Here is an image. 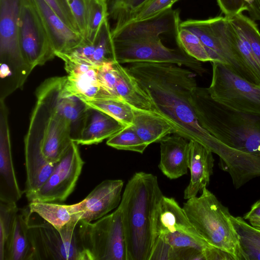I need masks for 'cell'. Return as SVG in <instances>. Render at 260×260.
I'll use <instances>...</instances> for the list:
<instances>
[{"label":"cell","instance_id":"1","mask_svg":"<svg viewBox=\"0 0 260 260\" xmlns=\"http://www.w3.org/2000/svg\"><path fill=\"white\" fill-rule=\"evenodd\" d=\"M127 68L150 98L153 111L173 127V134L206 147L213 136L198 122L191 103L197 74L169 63L138 62Z\"/></svg>","mask_w":260,"mask_h":260},{"label":"cell","instance_id":"2","mask_svg":"<svg viewBox=\"0 0 260 260\" xmlns=\"http://www.w3.org/2000/svg\"><path fill=\"white\" fill-rule=\"evenodd\" d=\"M163 196L153 174L139 172L128 180L119 205L127 260H150L156 237L157 211Z\"/></svg>","mask_w":260,"mask_h":260},{"label":"cell","instance_id":"3","mask_svg":"<svg viewBox=\"0 0 260 260\" xmlns=\"http://www.w3.org/2000/svg\"><path fill=\"white\" fill-rule=\"evenodd\" d=\"M191 103L199 123L209 134L230 147L259 156L260 115L242 113L218 102L205 87L196 88Z\"/></svg>","mask_w":260,"mask_h":260},{"label":"cell","instance_id":"4","mask_svg":"<svg viewBox=\"0 0 260 260\" xmlns=\"http://www.w3.org/2000/svg\"><path fill=\"white\" fill-rule=\"evenodd\" d=\"M188 219L209 245L231 254L235 260H244L240 237L231 220L232 215L207 187L199 197L187 200L182 207Z\"/></svg>","mask_w":260,"mask_h":260},{"label":"cell","instance_id":"5","mask_svg":"<svg viewBox=\"0 0 260 260\" xmlns=\"http://www.w3.org/2000/svg\"><path fill=\"white\" fill-rule=\"evenodd\" d=\"M36 96L24 145L40 149L48 161L57 163L73 141L72 126L39 86Z\"/></svg>","mask_w":260,"mask_h":260},{"label":"cell","instance_id":"6","mask_svg":"<svg viewBox=\"0 0 260 260\" xmlns=\"http://www.w3.org/2000/svg\"><path fill=\"white\" fill-rule=\"evenodd\" d=\"M180 27L189 30L200 38L211 62L226 64L237 75L260 87V82L244 61L238 46V34L228 18L218 16L204 20L189 19L181 21Z\"/></svg>","mask_w":260,"mask_h":260},{"label":"cell","instance_id":"7","mask_svg":"<svg viewBox=\"0 0 260 260\" xmlns=\"http://www.w3.org/2000/svg\"><path fill=\"white\" fill-rule=\"evenodd\" d=\"M21 0H0V92L6 96L21 88L32 71L19 43Z\"/></svg>","mask_w":260,"mask_h":260},{"label":"cell","instance_id":"8","mask_svg":"<svg viewBox=\"0 0 260 260\" xmlns=\"http://www.w3.org/2000/svg\"><path fill=\"white\" fill-rule=\"evenodd\" d=\"M76 233L87 260H127L122 212H114L93 223L79 220Z\"/></svg>","mask_w":260,"mask_h":260},{"label":"cell","instance_id":"9","mask_svg":"<svg viewBox=\"0 0 260 260\" xmlns=\"http://www.w3.org/2000/svg\"><path fill=\"white\" fill-rule=\"evenodd\" d=\"M74 219L60 231L49 223L30 224L28 236L32 253L31 260H87L79 241Z\"/></svg>","mask_w":260,"mask_h":260},{"label":"cell","instance_id":"10","mask_svg":"<svg viewBox=\"0 0 260 260\" xmlns=\"http://www.w3.org/2000/svg\"><path fill=\"white\" fill-rule=\"evenodd\" d=\"M211 62L212 77L207 88L211 96L234 110L260 115V87L237 75L225 63Z\"/></svg>","mask_w":260,"mask_h":260},{"label":"cell","instance_id":"11","mask_svg":"<svg viewBox=\"0 0 260 260\" xmlns=\"http://www.w3.org/2000/svg\"><path fill=\"white\" fill-rule=\"evenodd\" d=\"M116 62L122 63L138 62L169 63L185 66L200 76L206 72L201 62L188 56L180 49L165 46L161 39L134 41H114Z\"/></svg>","mask_w":260,"mask_h":260},{"label":"cell","instance_id":"12","mask_svg":"<svg viewBox=\"0 0 260 260\" xmlns=\"http://www.w3.org/2000/svg\"><path fill=\"white\" fill-rule=\"evenodd\" d=\"M19 43L22 55L32 70L56 56L32 0H21Z\"/></svg>","mask_w":260,"mask_h":260},{"label":"cell","instance_id":"13","mask_svg":"<svg viewBox=\"0 0 260 260\" xmlns=\"http://www.w3.org/2000/svg\"><path fill=\"white\" fill-rule=\"evenodd\" d=\"M84 161L73 141L45 184L27 200L29 202L60 203L74 191Z\"/></svg>","mask_w":260,"mask_h":260},{"label":"cell","instance_id":"14","mask_svg":"<svg viewBox=\"0 0 260 260\" xmlns=\"http://www.w3.org/2000/svg\"><path fill=\"white\" fill-rule=\"evenodd\" d=\"M156 236V241L172 248L185 245L192 238L205 241L191 224L183 208L174 198L164 196L158 208Z\"/></svg>","mask_w":260,"mask_h":260},{"label":"cell","instance_id":"15","mask_svg":"<svg viewBox=\"0 0 260 260\" xmlns=\"http://www.w3.org/2000/svg\"><path fill=\"white\" fill-rule=\"evenodd\" d=\"M55 55L64 62L68 73L64 88L69 94L83 102L115 98L101 86L98 75L100 66L92 65L63 53L56 52Z\"/></svg>","mask_w":260,"mask_h":260},{"label":"cell","instance_id":"16","mask_svg":"<svg viewBox=\"0 0 260 260\" xmlns=\"http://www.w3.org/2000/svg\"><path fill=\"white\" fill-rule=\"evenodd\" d=\"M181 22L179 10L170 8L152 17L111 28L112 38L114 41H134L157 39L164 34L176 37Z\"/></svg>","mask_w":260,"mask_h":260},{"label":"cell","instance_id":"17","mask_svg":"<svg viewBox=\"0 0 260 260\" xmlns=\"http://www.w3.org/2000/svg\"><path fill=\"white\" fill-rule=\"evenodd\" d=\"M8 109L0 101V201L16 203L23 193L18 185L14 167Z\"/></svg>","mask_w":260,"mask_h":260},{"label":"cell","instance_id":"18","mask_svg":"<svg viewBox=\"0 0 260 260\" xmlns=\"http://www.w3.org/2000/svg\"><path fill=\"white\" fill-rule=\"evenodd\" d=\"M66 76L48 78L39 86L47 95L57 112L71 125L72 140L78 132L89 106L64 88Z\"/></svg>","mask_w":260,"mask_h":260},{"label":"cell","instance_id":"19","mask_svg":"<svg viewBox=\"0 0 260 260\" xmlns=\"http://www.w3.org/2000/svg\"><path fill=\"white\" fill-rule=\"evenodd\" d=\"M123 186V181L120 179H107L98 184L78 203L81 213L80 220L88 222L98 220L118 207Z\"/></svg>","mask_w":260,"mask_h":260},{"label":"cell","instance_id":"20","mask_svg":"<svg viewBox=\"0 0 260 260\" xmlns=\"http://www.w3.org/2000/svg\"><path fill=\"white\" fill-rule=\"evenodd\" d=\"M55 51L66 53L78 46L84 38L68 26L44 0H32Z\"/></svg>","mask_w":260,"mask_h":260},{"label":"cell","instance_id":"21","mask_svg":"<svg viewBox=\"0 0 260 260\" xmlns=\"http://www.w3.org/2000/svg\"><path fill=\"white\" fill-rule=\"evenodd\" d=\"M125 127L114 118L89 106L72 141L78 145L97 144Z\"/></svg>","mask_w":260,"mask_h":260},{"label":"cell","instance_id":"22","mask_svg":"<svg viewBox=\"0 0 260 260\" xmlns=\"http://www.w3.org/2000/svg\"><path fill=\"white\" fill-rule=\"evenodd\" d=\"M184 137L173 134L160 143L158 168L170 179H177L187 173L189 162V142Z\"/></svg>","mask_w":260,"mask_h":260},{"label":"cell","instance_id":"23","mask_svg":"<svg viewBox=\"0 0 260 260\" xmlns=\"http://www.w3.org/2000/svg\"><path fill=\"white\" fill-rule=\"evenodd\" d=\"M63 53L97 66L116 62L109 18L104 20L92 41L84 39L78 46Z\"/></svg>","mask_w":260,"mask_h":260},{"label":"cell","instance_id":"24","mask_svg":"<svg viewBox=\"0 0 260 260\" xmlns=\"http://www.w3.org/2000/svg\"><path fill=\"white\" fill-rule=\"evenodd\" d=\"M190 180L184 191V199L197 196L200 191L208 185L213 173L214 159L212 152L195 140H189Z\"/></svg>","mask_w":260,"mask_h":260},{"label":"cell","instance_id":"25","mask_svg":"<svg viewBox=\"0 0 260 260\" xmlns=\"http://www.w3.org/2000/svg\"><path fill=\"white\" fill-rule=\"evenodd\" d=\"M31 214L28 207L19 209L0 260H31L32 249L28 231Z\"/></svg>","mask_w":260,"mask_h":260},{"label":"cell","instance_id":"26","mask_svg":"<svg viewBox=\"0 0 260 260\" xmlns=\"http://www.w3.org/2000/svg\"><path fill=\"white\" fill-rule=\"evenodd\" d=\"M132 128L148 145L160 142L174 132L173 126L154 111L134 108Z\"/></svg>","mask_w":260,"mask_h":260},{"label":"cell","instance_id":"27","mask_svg":"<svg viewBox=\"0 0 260 260\" xmlns=\"http://www.w3.org/2000/svg\"><path fill=\"white\" fill-rule=\"evenodd\" d=\"M116 71V96L135 109L153 111L150 98L127 68L120 63H114Z\"/></svg>","mask_w":260,"mask_h":260},{"label":"cell","instance_id":"28","mask_svg":"<svg viewBox=\"0 0 260 260\" xmlns=\"http://www.w3.org/2000/svg\"><path fill=\"white\" fill-rule=\"evenodd\" d=\"M28 209L30 212L36 213L44 221L60 231L67 224L74 219H81V213L78 203L63 205L57 203L31 202Z\"/></svg>","mask_w":260,"mask_h":260},{"label":"cell","instance_id":"29","mask_svg":"<svg viewBox=\"0 0 260 260\" xmlns=\"http://www.w3.org/2000/svg\"><path fill=\"white\" fill-rule=\"evenodd\" d=\"M90 107L100 110L114 118L125 126H131L134 116V108L118 98L84 102Z\"/></svg>","mask_w":260,"mask_h":260},{"label":"cell","instance_id":"30","mask_svg":"<svg viewBox=\"0 0 260 260\" xmlns=\"http://www.w3.org/2000/svg\"><path fill=\"white\" fill-rule=\"evenodd\" d=\"M229 19L236 31L249 44L260 66V31L255 21L242 13Z\"/></svg>","mask_w":260,"mask_h":260},{"label":"cell","instance_id":"31","mask_svg":"<svg viewBox=\"0 0 260 260\" xmlns=\"http://www.w3.org/2000/svg\"><path fill=\"white\" fill-rule=\"evenodd\" d=\"M86 25L84 39L92 41L95 37L102 23L108 18L106 0H83Z\"/></svg>","mask_w":260,"mask_h":260},{"label":"cell","instance_id":"32","mask_svg":"<svg viewBox=\"0 0 260 260\" xmlns=\"http://www.w3.org/2000/svg\"><path fill=\"white\" fill-rule=\"evenodd\" d=\"M175 39L179 48L188 56L201 62H211L204 45L192 31L180 27Z\"/></svg>","mask_w":260,"mask_h":260},{"label":"cell","instance_id":"33","mask_svg":"<svg viewBox=\"0 0 260 260\" xmlns=\"http://www.w3.org/2000/svg\"><path fill=\"white\" fill-rule=\"evenodd\" d=\"M107 145L118 150L143 153L148 145L137 134L132 126H126L109 138Z\"/></svg>","mask_w":260,"mask_h":260},{"label":"cell","instance_id":"34","mask_svg":"<svg viewBox=\"0 0 260 260\" xmlns=\"http://www.w3.org/2000/svg\"><path fill=\"white\" fill-rule=\"evenodd\" d=\"M180 0H149L124 19L114 23L113 27L152 17L169 9Z\"/></svg>","mask_w":260,"mask_h":260},{"label":"cell","instance_id":"35","mask_svg":"<svg viewBox=\"0 0 260 260\" xmlns=\"http://www.w3.org/2000/svg\"><path fill=\"white\" fill-rule=\"evenodd\" d=\"M19 209L16 203L0 201V257L3 255L5 243Z\"/></svg>","mask_w":260,"mask_h":260},{"label":"cell","instance_id":"36","mask_svg":"<svg viewBox=\"0 0 260 260\" xmlns=\"http://www.w3.org/2000/svg\"><path fill=\"white\" fill-rule=\"evenodd\" d=\"M108 18L120 21L142 7L149 0H106Z\"/></svg>","mask_w":260,"mask_h":260},{"label":"cell","instance_id":"37","mask_svg":"<svg viewBox=\"0 0 260 260\" xmlns=\"http://www.w3.org/2000/svg\"><path fill=\"white\" fill-rule=\"evenodd\" d=\"M232 223L239 235L260 247V230L248 223L243 217L231 216Z\"/></svg>","mask_w":260,"mask_h":260},{"label":"cell","instance_id":"38","mask_svg":"<svg viewBox=\"0 0 260 260\" xmlns=\"http://www.w3.org/2000/svg\"><path fill=\"white\" fill-rule=\"evenodd\" d=\"M115 62H109L100 66L98 75L103 88L112 96L118 98L115 93L117 73L114 66Z\"/></svg>","mask_w":260,"mask_h":260},{"label":"cell","instance_id":"39","mask_svg":"<svg viewBox=\"0 0 260 260\" xmlns=\"http://www.w3.org/2000/svg\"><path fill=\"white\" fill-rule=\"evenodd\" d=\"M66 1L70 12L77 24L78 30L84 38L86 35V25L83 0Z\"/></svg>","mask_w":260,"mask_h":260},{"label":"cell","instance_id":"40","mask_svg":"<svg viewBox=\"0 0 260 260\" xmlns=\"http://www.w3.org/2000/svg\"><path fill=\"white\" fill-rule=\"evenodd\" d=\"M44 1L68 26L79 32L72 15L62 0Z\"/></svg>","mask_w":260,"mask_h":260},{"label":"cell","instance_id":"41","mask_svg":"<svg viewBox=\"0 0 260 260\" xmlns=\"http://www.w3.org/2000/svg\"><path fill=\"white\" fill-rule=\"evenodd\" d=\"M224 16L228 18L245 11L243 0H216Z\"/></svg>","mask_w":260,"mask_h":260},{"label":"cell","instance_id":"42","mask_svg":"<svg viewBox=\"0 0 260 260\" xmlns=\"http://www.w3.org/2000/svg\"><path fill=\"white\" fill-rule=\"evenodd\" d=\"M240 245L244 260H260V247L240 237Z\"/></svg>","mask_w":260,"mask_h":260},{"label":"cell","instance_id":"43","mask_svg":"<svg viewBox=\"0 0 260 260\" xmlns=\"http://www.w3.org/2000/svg\"><path fill=\"white\" fill-rule=\"evenodd\" d=\"M260 217V199L254 203L250 209L243 216L245 220H249L251 218Z\"/></svg>","mask_w":260,"mask_h":260},{"label":"cell","instance_id":"44","mask_svg":"<svg viewBox=\"0 0 260 260\" xmlns=\"http://www.w3.org/2000/svg\"><path fill=\"white\" fill-rule=\"evenodd\" d=\"M248 221L251 225L260 230V217L252 218Z\"/></svg>","mask_w":260,"mask_h":260},{"label":"cell","instance_id":"45","mask_svg":"<svg viewBox=\"0 0 260 260\" xmlns=\"http://www.w3.org/2000/svg\"><path fill=\"white\" fill-rule=\"evenodd\" d=\"M62 1L63 2V3L64 4V5L67 7V8H68V9L69 10V9L68 8V5H67V3H66V0H62ZM69 11H70V10H69Z\"/></svg>","mask_w":260,"mask_h":260}]
</instances>
